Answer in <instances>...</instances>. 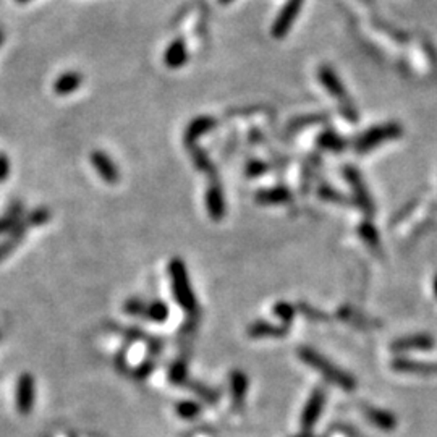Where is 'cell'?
I'll return each instance as SVG.
<instances>
[{"label": "cell", "mask_w": 437, "mask_h": 437, "mask_svg": "<svg viewBox=\"0 0 437 437\" xmlns=\"http://www.w3.org/2000/svg\"><path fill=\"white\" fill-rule=\"evenodd\" d=\"M284 334H287V330L270 326L268 322H256L249 327V335L253 337H280Z\"/></svg>", "instance_id": "20"}, {"label": "cell", "mask_w": 437, "mask_h": 437, "mask_svg": "<svg viewBox=\"0 0 437 437\" xmlns=\"http://www.w3.org/2000/svg\"><path fill=\"white\" fill-rule=\"evenodd\" d=\"M318 78L322 86L327 89V93L332 96L335 100H337L340 112H342V115L345 117V119L350 122L358 120V112H356L355 104L351 103L350 96L348 93H346V89L344 86L342 79L339 78V74L335 73L330 67L322 65V67H319V70H318Z\"/></svg>", "instance_id": "1"}, {"label": "cell", "mask_w": 437, "mask_h": 437, "mask_svg": "<svg viewBox=\"0 0 437 437\" xmlns=\"http://www.w3.org/2000/svg\"><path fill=\"white\" fill-rule=\"evenodd\" d=\"M274 311L277 316L285 322H290L293 319V313H295V310H293L292 305H289V303H279V305L274 308Z\"/></svg>", "instance_id": "30"}, {"label": "cell", "mask_w": 437, "mask_h": 437, "mask_svg": "<svg viewBox=\"0 0 437 437\" xmlns=\"http://www.w3.org/2000/svg\"><path fill=\"white\" fill-rule=\"evenodd\" d=\"M393 350L402 351V350H431L434 348V339L431 335L426 334H417V335H408V337H403L400 340H397L396 344L392 345Z\"/></svg>", "instance_id": "12"}, {"label": "cell", "mask_w": 437, "mask_h": 437, "mask_svg": "<svg viewBox=\"0 0 437 437\" xmlns=\"http://www.w3.org/2000/svg\"><path fill=\"white\" fill-rule=\"evenodd\" d=\"M365 415L370 419L371 424L382 431H392L397 428V418L392 413L386 412V410H379L374 407H365Z\"/></svg>", "instance_id": "13"}, {"label": "cell", "mask_w": 437, "mask_h": 437, "mask_svg": "<svg viewBox=\"0 0 437 437\" xmlns=\"http://www.w3.org/2000/svg\"><path fill=\"white\" fill-rule=\"evenodd\" d=\"M34 405V379L31 374H23L17 384V408L21 415L31 413Z\"/></svg>", "instance_id": "8"}, {"label": "cell", "mask_w": 437, "mask_h": 437, "mask_svg": "<svg viewBox=\"0 0 437 437\" xmlns=\"http://www.w3.org/2000/svg\"><path fill=\"white\" fill-rule=\"evenodd\" d=\"M434 293H436V296H437V275H436V279H434Z\"/></svg>", "instance_id": "36"}, {"label": "cell", "mask_w": 437, "mask_h": 437, "mask_svg": "<svg viewBox=\"0 0 437 437\" xmlns=\"http://www.w3.org/2000/svg\"><path fill=\"white\" fill-rule=\"evenodd\" d=\"M124 310H125V313L131 314V316H143V314H145V310H146V303L141 301V300H136V298L135 300H128L125 303Z\"/></svg>", "instance_id": "28"}, {"label": "cell", "mask_w": 437, "mask_h": 437, "mask_svg": "<svg viewBox=\"0 0 437 437\" xmlns=\"http://www.w3.org/2000/svg\"><path fill=\"white\" fill-rule=\"evenodd\" d=\"M169 273L170 277H172V289L175 300H177L178 305L182 306L185 311H195L196 296L193 290H191L188 273H186L183 261L174 259L169 266Z\"/></svg>", "instance_id": "3"}, {"label": "cell", "mask_w": 437, "mask_h": 437, "mask_svg": "<svg viewBox=\"0 0 437 437\" xmlns=\"http://www.w3.org/2000/svg\"><path fill=\"white\" fill-rule=\"evenodd\" d=\"M188 62V49H186V42L183 37H177L167 46L164 52V63L165 67L177 70L182 68Z\"/></svg>", "instance_id": "9"}, {"label": "cell", "mask_w": 437, "mask_h": 437, "mask_svg": "<svg viewBox=\"0 0 437 437\" xmlns=\"http://www.w3.org/2000/svg\"><path fill=\"white\" fill-rule=\"evenodd\" d=\"M177 413L185 419H191L201 413V407L195 402H182L177 405Z\"/></svg>", "instance_id": "25"}, {"label": "cell", "mask_w": 437, "mask_h": 437, "mask_svg": "<svg viewBox=\"0 0 437 437\" xmlns=\"http://www.w3.org/2000/svg\"><path fill=\"white\" fill-rule=\"evenodd\" d=\"M393 370L400 372H410V374H437V366L436 365H426L419 363V361L412 360H403L398 358L393 361Z\"/></svg>", "instance_id": "15"}, {"label": "cell", "mask_w": 437, "mask_h": 437, "mask_svg": "<svg viewBox=\"0 0 437 437\" xmlns=\"http://www.w3.org/2000/svg\"><path fill=\"white\" fill-rule=\"evenodd\" d=\"M170 379H172V382H175V384H183L185 382V379H186L185 363L178 361V363H175L172 366V370H170Z\"/></svg>", "instance_id": "29"}, {"label": "cell", "mask_w": 437, "mask_h": 437, "mask_svg": "<svg viewBox=\"0 0 437 437\" xmlns=\"http://www.w3.org/2000/svg\"><path fill=\"white\" fill-rule=\"evenodd\" d=\"M21 214H23V206H21L20 202H13V204L7 209V212L0 217V235L13 230V227L23 218Z\"/></svg>", "instance_id": "18"}, {"label": "cell", "mask_w": 437, "mask_h": 437, "mask_svg": "<svg viewBox=\"0 0 437 437\" xmlns=\"http://www.w3.org/2000/svg\"><path fill=\"white\" fill-rule=\"evenodd\" d=\"M91 164L94 165L96 172L105 183H117L120 180V170L115 162L103 151H94L91 154Z\"/></svg>", "instance_id": "7"}, {"label": "cell", "mask_w": 437, "mask_h": 437, "mask_svg": "<svg viewBox=\"0 0 437 437\" xmlns=\"http://www.w3.org/2000/svg\"><path fill=\"white\" fill-rule=\"evenodd\" d=\"M318 143H319V146L324 148V149H330V151H342L344 146H345L342 138L334 135V133H330V131L322 133V135L319 136Z\"/></svg>", "instance_id": "23"}, {"label": "cell", "mask_w": 437, "mask_h": 437, "mask_svg": "<svg viewBox=\"0 0 437 437\" xmlns=\"http://www.w3.org/2000/svg\"><path fill=\"white\" fill-rule=\"evenodd\" d=\"M214 126H216V119H212V117L201 115L198 117V119L191 120L190 125L186 126V130H185V143L188 146H193V143L198 140L201 135L211 131Z\"/></svg>", "instance_id": "11"}, {"label": "cell", "mask_w": 437, "mask_h": 437, "mask_svg": "<svg viewBox=\"0 0 437 437\" xmlns=\"http://www.w3.org/2000/svg\"><path fill=\"white\" fill-rule=\"evenodd\" d=\"M256 198H258V201H261V202H268V204H279V202H285L287 200H289L290 195L285 188L279 186V188L261 191V193H258Z\"/></svg>", "instance_id": "21"}, {"label": "cell", "mask_w": 437, "mask_h": 437, "mask_svg": "<svg viewBox=\"0 0 437 437\" xmlns=\"http://www.w3.org/2000/svg\"><path fill=\"white\" fill-rule=\"evenodd\" d=\"M17 2H20V4H26V2H30V0H17Z\"/></svg>", "instance_id": "37"}, {"label": "cell", "mask_w": 437, "mask_h": 437, "mask_svg": "<svg viewBox=\"0 0 437 437\" xmlns=\"http://www.w3.org/2000/svg\"><path fill=\"white\" fill-rule=\"evenodd\" d=\"M402 131H403L402 126L396 124V122L371 128V130H367L365 135H361L358 140L355 141L356 152L365 154L367 151H371L372 148L382 145V143L397 140V138L402 135Z\"/></svg>", "instance_id": "4"}, {"label": "cell", "mask_w": 437, "mask_h": 437, "mask_svg": "<svg viewBox=\"0 0 437 437\" xmlns=\"http://www.w3.org/2000/svg\"><path fill=\"white\" fill-rule=\"evenodd\" d=\"M360 233H361V237L366 240V243L370 244V247L372 248L379 247V237H377L376 228L372 227L371 223H363V226L360 227Z\"/></svg>", "instance_id": "26"}, {"label": "cell", "mask_w": 437, "mask_h": 437, "mask_svg": "<svg viewBox=\"0 0 437 437\" xmlns=\"http://www.w3.org/2000/svg\"><path fill=\"white\" fill-rule=\"evenodd\" d=\"M324 403H326V392H324L322 389H316V391L313 392V396L310 397V400H308L301 415V428L305 433H310L313 426L316 424L319 415L322 412Z\"/></svg>", "instance_id": "6"}, {"label": "cell", "mask_w": 437, "mask_h": 437, "mask_svg": "<svg viewBox=\"0 0 437 437\" xmlns=\"http://www.w3.org/2000/svg\"><path fill=\"white\" fill-rule=\"evenodd\" d=\"M191 389H193V391H196L198 392V396H201L202 398H204V400H207V402H216V392H212L211 389H207V387H204V386H198V384H193V386H191Z\"/></svg>", "instance_id": "31"}, {"label": "cell", "mask_w": 437, "mask_h": 437, "mask_svg": "<svg viewBox=\"0 0 437 437\" xmlns=\"http://www.w3.org/2000/svg\"><path fill=\"white\" fill-rule=\"evenodd\" d=\"M151 371H152V363L151 361H146V363H143V365H140L135 370V376L138 377V379H143V377H146V376H149L151 374Z\"/></svg>", "instance_id": "33"}, {"label": "cell", "mask_w": 437, "mask_h": 437, "mask_svg": "<svg viewBox=\"0 0 437 437\" xmlns=\"http://www.w3.org/2000/svg\"><path fill=\"white\" fill-rule=\"evenodd\" d=\"M230 386H232V397L237 407H242L244 402V396L248 391V379L243 372L235 371L230 376Z\"/></svg>", "instance_id": "19"}, {"label": "cell", "mask_w": 437, "mask_h": 437, "mask_svg": "<svg viewBox=\"0 0 437 437\" xmlns=\"http://www.w3.org/2000/svg\"><path fill=\"white\" fill-rule=\"evenodd\" d=\"M206 206L214 221H218V218L223 217V212H226V202H223L222 190L218 188V186H212V188L207 191Z\"/></svg>", "instance_id": "17"}, {"label": "cell", "mask_w": 437, "mask_h": 437, "mask_svg": "<svg viewBox=\"0 0 437 437\" xmlns=\"http://www.w3.org/2000/svg\"><path fill=\"white\" fill-rule=\"evenodd\" d=\"M218 2H221L222 5H227V4H230V2H233V0H218Z\"/></svg>", "instance_id": "35"}, {"label": "cell", "mask_w": 437, "mask_h": 437, "mask_svg": "<svg viewBox=\"0 0 437 437\" xmlns=\"http://www.w3.org/2000/svg\"><path fill=\"white\" fill-rule=\"evenodd\" d=\"M345 175H346V180L355 186L356 198H358V201L363 204V207L367 212H372V202H371L370 195H367V191L365 190V183L361 182L360 174L356 172L355 169H345Z\"/></svg>", "instance_id": "16"}, {"label": "cell", "mask_w": 437, "mask_h": 437, "mask_svg": "<svg viewBox=\"0 0 437 437\" xmlns=\"http://www.w3.org/2000/svg\"><path fill=\"white\" fill-rule=\"evenodd\" d=\"M30 227L31 226H30L28 221H26V217H25V218H21V221L17 223V226L13 227V230L8 232L7 238H5L4 242L0 243V261H4L10 253H13V249L18 247L20 242H21V240H23L25 233L28 232Z\"/></svg>", "instance_id": "10"}, {"label": "cell", "mask_w": 437, "mask_h": 437, "mask_svg": "<svg viewBox=\"0 0 437 437\" xmlns=\"http://www.w3.org/2000/svg\"><path fill=\"white\" fill-rule=\"evenodd\" d=\"M303 4H305V0H287L279 15H277L273 28H270V34H273L275 39H284V37L289 34V31L292 30L293 23H295L296 17L301 12Z\"/></svg>", "instance_id": "5"}, {"label": "cell", "mask_w": 437, "mask_h": 437, "mask_svg": "<svg viewBox=\"0 0 437 437\" xmlns=\"http://www.w3.org/2000/svg\"><path fill=\"white\" fill-rule=\"evenodd\" d=\"M10 174V161L5 154H0V183L8 178Z\"/></svg>", "instance_id": "32"}, {"label": "cell", "mask_w": 437, "mask_h": 437, "mask_svg": "<svg viewBox=\"0 0 437 437\" xmlns=\"http://www.w3.org/2000/svg\"><path fill=\"white\" fill-rule=\"evenodd\" d=\"M81 83H83V74L81 73L73 72V70L67 72V73H62L60 77L56 79L54 91L60 96L72 94V93L77 91V89H79Z\"/></svg>", "instance_id": "14"}, {"label": "cell", "mask_w": 437, "mask_h": 437, "mask_svg": "<svg viewBox=\"0 0 437 437\" xmlns=\"http://www.w3.org/2000/svg\"><path fill=\"white\" fill-rule=\"evenodd\" d=\"M145 316L154 322H164L169 318V308L164 301H152L146 305Z\"/></svg>", "instance_id": "22"}, {"label": "cell", "mask_w": 437, "mask_h": 437, "mask_svg": "<svg viewBox=\"0 0 437 437\" xmlns=\"http://www.w3.org/2000/svg\"><path fill=\"white\" fill-rule=\"evenodd\" d=\"M51 218V212L46 207H37V209L31 211L28 216H26V221L31 227H39L42 223H46Z\"/></svg>", "instance_id": "24"}, {"label": "cell", "mask_w": 437, "mask_h": 437, "mask_svg": "<svg viewBox=\"0 0 437 437\" xmlns=\"http://www.w3.org/2000/svg\"><path fill=\"white\" fill-rule=\"evenodd\" d=\"M300 358L305 361L306 365L313 366L318 372H321V374L326 377L329 382L335 384V386L342 387V389H345V391H353V389L356 387V382H355L353 377H351L350 374H346V372H344V371H340L337 366H334L332 363H330V361H327L326 358H324V356L316 353L314 350L301 348L300 350Z\"/></svg>", "instance_id": "2"}, {"label": "cell", "mask_w": 437, "mask_h": 437, "mask_svg": "<svg viewBox=\"0 0 437 437\" xmlns=\"http://www.w3.org/2000/svg\"><path fill=\"white\" fill-rule=\"evenodd\" d=\"M191 154H193V161L196 164V167L201 169V170H206V172H207V170H209V172H211L212 165L209 162V159H207V156L201 151V149L191 146Z\"/></svg>", "instance_id": "27"}, {"label": "cell", "mask_w": 437, "mask_h": 437, "mask_svg": "<svg viewBox=\"0 0 437 437\" xmlns=\"http://www.w3.org/2000/svg\"><path fill=\"white\" fill-rule=\"evenodd\" d=\"M4 39H5V36H4V31H2V30H0V46H2V44H4Z\"/></svg>", "instance_id": "34"}]
</instances>
